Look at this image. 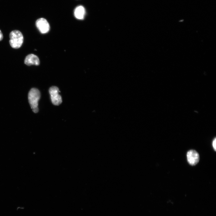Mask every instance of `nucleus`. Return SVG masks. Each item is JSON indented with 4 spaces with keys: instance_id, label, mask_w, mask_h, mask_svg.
<instances>
[{
    "instance_id": "nucleus-8",
    "label": "nucleus",
    "mask_w": 216,
    "mask_h": 216,
    "mask_svg": "<svg viewBox=\"0 0 216 216\" xmlns=\"http://www.w3.org/2000/svg\"><path fill=\"white\" fill-rule=\"evenodd\" d=\"M216 138H215L213 140L212 143V145L213 148L215 151H216Z\"/></svg>"
},
{
    "instance_id": "nucleus-3",
    "label": "nucleus",
    "mask_w": 216,
    "mask_h": 216,
    "mask_svg": "<svg viewBox=\"0 0 216 216\" xmlns=\"http://www.w3.org/2000/svg\"><path fill=\"white\" fill-rule=\"evenodd\" d=\"M59 88L56 86H52L49 89V92L50 95L51 101L53 104L56 106L60 105L62 102V98L59 94Z\"/></svg>"
},
{
    "instance_id": "nucleus-6",
    "label": "nucleus",
    "mask_w": 216,
    "mask_h": 216,
    "mask_svg": "<svg viewBox=\"0 0 216 216\" xmlns=\"http://www.w3.org/2000/svg\"><path fill=\"white\" fill-rule=\"evenodd\" d=\"M24 63L28 66L32 65L38 66L40 64V61L38 57L32 54L28 55L25 58Z\"/></svg>"
},
{
    "instance_id": "nucleus-5",
    "label": "nucleus",
    "mask_w": 216,
    "mask_h": 216,
    "mask_svg": "<svg viewBox=\"0 0 216 216\" xmlns=\"http://www.w3.org/2000/svg\"><path fill=\"white\" fill-rule=\"evenodd\" d=\"M187 158L188 163L192 166L196 165L200 160L199 153L194 150H191L188 152Z\"/></svg>"
},
{
    "instance_id": "nucleus-2",
    "label": "nucleus",
    "mask_w": 216,
    "mask_h": 216,
    "mask_svg": "<svg viewBox=\"0 0 216 216\" xmlns=\"http://www.w3.org/2000/svg\"><path fill=\"white\" fill-rule=\"evenodd\" d=\"M9 38L10 44L13 48L18 49L22 45L24 42V37L19 31H13L10 33Z\"/></svg>"
},
{
    "instance_id": "nucleus-9",
    "label": "nucleus",
    "mask_w": 216,
    "mask_h": 216,
    "mask_svg": "<svg viewBox=\"0 0 216 216\" xmlns=\"http://www.w3.org/2000/svg\"><path fill=\"white\" fill-rule=\"evenodd\" d=\"M3 38V34L1 31V30H0V41H1Z\"/></svg>"
},
{
    "instance_id": "nucleus-4",
    "label": "nucleus",
    "mask_w": 216,
    "mask_h": 216,
    "mask_svg": "<svg viewBox=\"0 0 216 216\" xmlns=\"http://www.w3.org/2000/svg\"><path fill=\"white\" fill-rule=\"evenodd\" d=\"M36 25L39 31L43 34L48 33L50 29V26L47 20L43 18H40L36 20Z\"/></svg>"
},
{
    "instance_id": "nucleus-1",
    "label": "nucleus",
    "mask_w": 216,
    "mask_h": 216,
    "mask_svg": "<svg viewBox=\"0 0 216 216\" xmlns=\"http://www.w3.org/2000/svg\"><path fill=\"white\" fill-rule=\"evenodd\" d=\"M40 97V92L37 88H33L30 89L29 92V102L33 111L35 113H37L39 111L38 101Z\"/></svg>"
},
{
    "instance_id": "nucleus-7",
    "label": "nucleus",
    "mask_w": 216,
    "mask_h": 216,
    "mask_svg": "<svg viewBox=\"0 0 216 216\" xmlns=\"http://www.w3.org/2000/svg\"><path fill=\"white\" fill-rule=\"evenodd\" d=\"M86 13L85 9L82 6H80L77 7L75 10L74 15L75 17L80 20L84 19Z\"/></svg>"
}]
</instances>
